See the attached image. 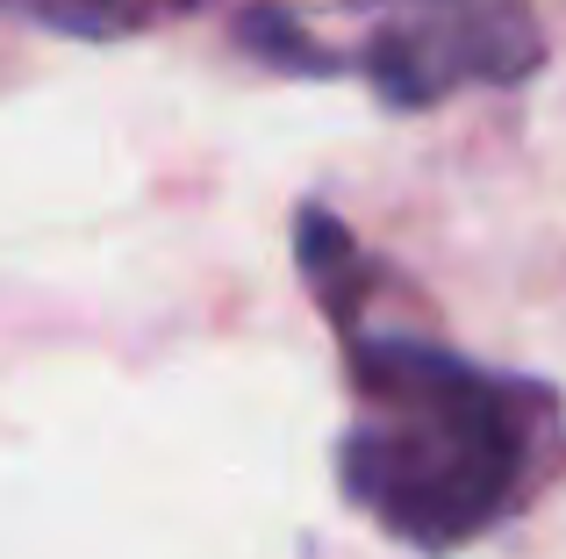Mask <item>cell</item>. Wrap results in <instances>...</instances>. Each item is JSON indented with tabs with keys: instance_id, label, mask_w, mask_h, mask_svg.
Wrapping results in <instances>:
<instances>
[{
	"instance_id": "277c9868",
	"label": "cell",
	"mask_w": 566,
	"mask_h": 559,
	"mask_svg": "<svg viewBox=\"0 0 566 559\" xmlns=\"http://www.w3.org/2000/svg\"><path fill=\"white\" fill-rule=\"evenodd\" d=\"M244 43H251V51H265L273 65H316V72H331V65H337V57H331V51H316V43H308L280 8H259V14H251V22H244Z\"/></svg>"
},
{
	"instance_id": "7a4b0ae2",
	"label": "cell",
	"mask_w": 566,
	"mask_h": 559,
	"mask_svg": "<svg viewBox=\"0 0 566 559\" xmlns=\"http://www.w3.org/2000/svg\"><path fill=\"white\" fill-rule=\"evenodd\" d=\"M545 57L524 0H395L366 36V80L387 108H430L459 86H516Z\"/></svg>"
},
{
	"instance_id": "3957f363",
	"label": "cell",
	"mask_w": 566,
	"mask_h": 559,
	"mask_svg": "<svg viewBox=\"0 0 566 559\" xmlns=\"http://www.w3.org/2000/svg\"><path fill=\"white\" fill-rule=\"evenodd\" d=\"M0 8H22L29 22L57 29V36H86V43L123 36V29L137 22V14H129V0H0Z\"/></svg>"
},
{
	"instance_id": "6da1fadb",
	"label": "cell",
	"mask_w": 566,
	"mask_h": 559,
	"mask_svg": "<svg viewBox=\"0 0 566 559\" xmlns=\"http://www.w3.org/2000/svg\"><path fill=\"white\" fill-rule=\"evenodd\" d=\"M352 423L337 488L409 552H459L502 531L566 460V409L545 380L488 373L423 337H345Z\"/></svg>"
}]
</instances>
